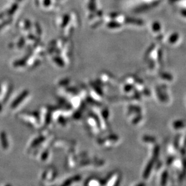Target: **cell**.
I'll list each match as a JSON object with an SVG mask.
<instances>
[{"label":"cell","instance_id":"obj_1","mask_svg":"<svg viewBox=\"0 0 186 186\" xmlns=\"http://www.w3.org/2000/svg\"><path fill=\"white\" fill-rule=\"evenodd\" d=\"M18 8V4L17 3H14L13 4L11 7H10L8 10H6V15L8 16H12L17 10Z\"/></svg>","mask_w":186,"mask_h":186},{"label":"cell","instance_id":"obj_2","mask_svg":"<svg viewBox=\"0 0 186 186\" xmlns=\"http://www.w3.org/2000/svg\"><path fill=\"white\" fill-rule=\"evenodd\" d=\"M107 27L109 28H119L120 27H121V24H120L118 22L115 21V20H112V21H110L109 23H108L107 24Z\"/></svg>","mask_w":186,"mask_h":186},{"label":"cell","instance_id":"obj_3","mask_svg":"<svg viewBox=\"0 0 186 186\" xmlns=\"http://www.w3.org/2000/svg\"><path fill=\"white\" fill-rule=\"evenodd\" d=\"M88 9L91 12H94L96 9V0H89V2L88 6Z\"/></svg>","mask_w":186,"mask_h":186},{"label":"cell","instance_id":"obj_4","mask_svg":"<svg viewBox=\"0 0 186 186\" xmlns=\"http://www.w3.org/2000/svg\"><path fill=\"white\" fill-rule=\"evenodd\" d=\"M12 18H8L7 19L4 20V21L1 23H0V30H2L5 26L8 25L9 24H10V23H12Z\"/></svg>","mask_w":186,"mask_h":186},{"label":"cell","instance_id":"obj_5","mask_svg":"<svg viewBox=\"0 0 186 186\" xmlns=\"http://www.w3.org/2000/svg\"><path fill=\"white\" fill-rule=\"evenodd\" d=\"M70 19V16L68 15H65L64 18H63V20H62V27H65L68 23L69 20Z\"/></svg>","mask_w":186,"mask_h":186},{"label":"cell","instance_id":"obj_6","mask_svg":"<svg viewBox=\"0 0 186 186\" xmlns=\"http://www.w3.org/2000/svg\"><path fill=\"white\" fill-rule=\"evenodd\" d=\"M1 140H2V144L3 147H4V148H6L7 147V140H6V137H5V134L4 133H1Z\"/></svg>","mask_w":186,"mask_h":186},{"label":"cell","instance_id":"obj_7","mask_svg":"<svg viewBox=\"0 0 186 186\" xmlns=\"http://www.w3.org/2000/svg\"><path fill=\"white\" fill-rule=\"evenodd\" d=\"M25 42H26V41H25L24 38V37H21V39H19V40L18 43V47H19V48H22V47L24 46Z\"/></svg>","mask_w":186,"mask_h":186},{"label":"cell","instance_id":"obj_8","mask_svg":"<svg viewBox=\"0 0 186 186\" xmlns=\"http://www.w3.org/2000/svg\"><path fill=\"white\" fill-rule=\"evenodd\" d=\"M24 27L26 30H29L31 28V23L28 19H26L24 21Z\"/></svg>","mask_w":186,"mask_h":186},{"label":"cell","instance_id":"obj_9","mask_svg":"<svg viewBox=\"0 0 186 186\" xmlns=\"http://www.w3.org/2000/svg\"><path fill=\"white\" fill-rule=\"evenodd\" d=\"M35 26H36V30L37 33H38V35H40L41 34H42V30H41L40 25L38 24V23H36Z\"/></svg>","mask_w":186,"mask_h":186},{"label":"cell","instance_id":"obj_10","mask_svg":"<svg viewBox=\"0 0 186 186\" xmlns=\"http://www.w3.org/2000/svg\"><path fill=\"white\" fill-rule=\"evenodd\" d=\"M43 4L45 7H48L51 4V0H44Z\"/></svg>","mask_w":186,"mask_h":186},{"label":"cell","instance_id":"obj_11","mask_svg":"<svg viewBox=\"0 0 186 186\" xmlns=\"http://www.w3.org/2000/svg\"><path fill=\"white\" fill-rule=\"evenodd\" d=\"M119 16V15L117 13H112L109 15V16L111 18H117V16Z\"/></svg>","mask_w":186,"mask_h":186},{"label":"cell","instance_id":"obj_12","mask_svg":"<svg viewBox=\"0 0 186 186\" xmlns=\"http://www.w3.org/2000/svg\"><path fill=\"white\" fill-rule=\"evenodd\" d=\"M6 12H1L0 13V19H2L6 16Z\"/></svg>","mask_w":186,"mask_h":186},{"label":"cell","instance_id":"obj_13","mask_svg":"<svg viewBox=\"0 0 186 186\" xmlns=\"http://www.w3.org/2000/svg\"><path fill=\"white\" fill-rule=\"evenodd\" d=\"M28 39H32V40H35L36 38H35V36H34L33 35H30L28 36Z\"/></svg>","mask_w":186,"mask_h":186},{"label":"cell","instance_id":"obj_14","mask_svg":"<svg viewBox=\"0 0 186 186\" xmlns=\"http://www.w3.org/2000/svg\"><path fill=\"white\" fill-rule=\"evenodd\" d=\"M97 15L98 16H99V17H100V16H102V15H103V12L101 11V10H99L98 12H97Z\"/></svg>","mask_w":186,"mask_h":186},{"label":"cell","instance_id":"obj_15","mask_svg":"<svg viewBox=\"0 0 186 186\" xmlns=\"http://www.w3.org/2000/svg\"><path fill=\"white\" fill-rule=\"evenodd\" d=\"M16 1H18V2H21V1H22L23 0H16Z\"/></svg>","mask_w":186,"mask_h":186}]
</instances>
